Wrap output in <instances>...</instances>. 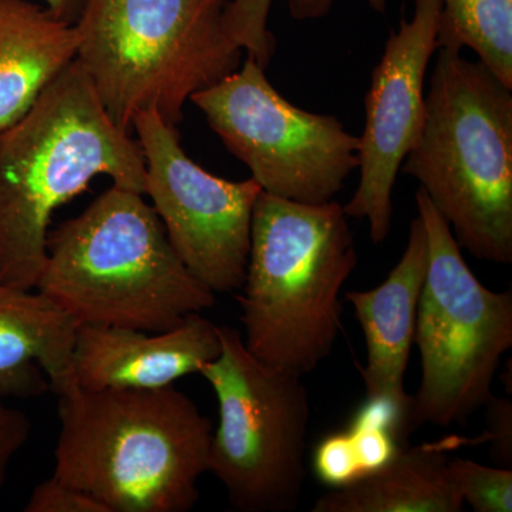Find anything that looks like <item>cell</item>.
Instances as JSON below:
<instances>
[{
  "label": "cell",
  "instance_id": "6da1fadb",
  "mask_svg": "<svg viewBox=\"0 0 512 512\" xmlns=\"http://www.w3.org/2000/svg\"><path fill=\"white\" fill-rule=\"evenodd\" d=\"M99 175L146 192L138 141L110 119L74 60L0 133V284L36 289L53 214Z\"/></svg>",
  "mask_w": 512,
  "mask_h": 512
},
{
  "label": "cell",
  "instance_id": "7a4b0ae2",
  "mask_svg": "<svg viewBox=\"0 0 512 512\" xmlns=\"http://www.w3.org/2000/svg\"><path fill=\"white\" fill-rule=\"evenodd\" d=\"M53 476L109 512H187L210 473L211 421L173 386L57 393Z\"/></svg>",
  "mask_w": 512,
  "mask_h": 512
},
{
  "label": "cell",
  "instance_id": "3957f363",
  "mask_svg": "<svg viewBox=\"0 0 512 512\" xmlns=\"http://www.w3.org/2000/svg\"><path fill=\"white\" fill-rule=\"evenodd\" d=\"M143 197L113 185L49 232L36 289L77 325L165 332L214 306Z\"/></svg>",
  "mask_w": 512,
  "mask_h": 512
},
{
  "label": "cell",
  "instance_id": "277c9868",
  "mask_svg": "<svg viewBox=\"0 0 512 512\" xmlns=\"http://www.w3.org/2000/svg\"><path fill=\"white\" fill-rule=\"evenodd\" d=\"M357 261L349 217L338 201L303 204L262 191L237 296L249 352L278 369L313 372L342 332L340 292Z\"/></svg>",
  "mask_w": 512,
  "mask_h": 512
},
{
  "label": "cell",
  "instance_id": "5b68a950",
  "mask_svg": "<svg viewBox=\"0 0 512 512\" xmlns=\"http://www.w3.org/2000/svg\"><path fill=\"white\" fill-rule=\"evenodd\" d=\"M423 127L402 171L419 181L458 247L512 262V93L480 62L440 47Z\"/></svg>",
  "mask_w": 512,
  "mask_h": 512
},
{
  "label": "cell",
  "instance_id": "8992f818",
  "mask_svg": "<svg viewBox=\"0 0 512 512\" xmlns=\"http://www.w3.org/2000/svg\"><path fill=\"white\" fill-rule=\"evenodd\" d=\"M231 0H87L74 23L76 60L123 130L141 111L170 126L195 93L241 66L224 12Z\"/></svg>",
  "mask_w": 512,
  "mask_h": 512
},
{
  "label": "cell",
  "instance_id": "52a82bcc",
  "mask_svg": "<svg viewBox=\"0 0 512 512\" xmlns=\"http://www.w3.org/2000/svg\"><path fill=\"white\" fill-rule=\"evenodd\" d=\"M416 205L426 229L429 268L414 329L421 382L412 396L410 433L423 424H466L494 396L495 373L512 348V292H494L478 281L421 188Z\"/></svg>",
  "mask_w": 512,
  "mask_h": 512
},
{
  "label": "cell",
  "instance_id": "ba28073f",
  "mask_svg": "<svg viewBox=\"0 0 512 512\" xmlns=\"http://www.w3.org/2000/svg\"><path fill=\"white\" fill-rule=\"evenodd\" d=\"M221 352L202 366L218 400L210 473L239 512H289L305 487L308 389L302 375L256 359L237 329L220 326Z\"/></svg>",
  "mask_w": 512,
  "mask_h": 512
},
{
  "label": "cell",
  "instance_id": "9c48e42d",
  "mask_svg": "<svg viewBox=\"0 0 512 512\" xmlns=\"http://www.w3.org/2000/svg\"><path fill=\"white\" fill-rule=\"evenodd\" d=\"M190 101L266 194L325 204L359 168L360 138L335 116L289 103L249 57Z\"/></svg>",
  "mask_w": 512,
  "mask_h": 512
},
{
  "label": "cell",
  "instance_id": "30bf717a",
  "mask_svg": "<svg viewBox=\"0 0 512 512\" xmlns=\"http://www.w3.org/2000/svg\"><path fill=\"white\" fill-rule=\"evenodd\" d=\"M146 163V192L185 268L214 293L237 292L247 275L252 215L262 188L254 178L208 173L154 110L133 120Z\"/></svg>",
  "mask_w": 512,
  "mask_h": 512
},
{
  "label": "cell",
  "instance_id": "8fae6325",
  "mask_svg": "<svg viewBox=\"0 0 512 512\" xmlns=\"http://www.w3.org/2000/svg\"><path fill=\"white\" fill-rule=\"evenodd\" d=\"M441 0H414L412 19L392 30L366 96L360 138V181L343 207L349 218L369 222L373 244L392 228L393 190L407 154L416 146L426 109V76L439 50Z\"/></svg>",
  "mask_w": 512,
  "mask_h": 512
},
{
  "label": "cell",
  "instance_id": "7c38bea8",
  "mask_svg": "<svg viewBox=\"0 0 512 512\" xmlns=\"http://www.w3.org/2000/svg\"><path fill=\"white\" fill-rule=\"evenodd\" d=\"M220 326L192 313L165 332L79 325L74 338V383L87 390L161 389L200 373L221 352Z\"/></svg>",
  "mask_w": 512,
  "mask_h": 512
},
{
  "label": "cell",
  "instance_id": "4fadbf2b",
  "mask_svg": "<svg viewBox=\"0 0 512 512\" xmlns=\"http://www.w3.org/2000/svg\"><path fill=\"white\" fill-rule=\"evenodd\" d=\"M429 268V245L420 215L410 224L402 258L386 281L369 291L346 292L365 333L366 365L359 367L367 399L389 400L412 410V396L404 389L414 345L417 308Z\"/></svg>",
  "mask_w": 512,
  "mask_h": 512
},
{
  "label": "cell",
  "instance_id": "5bb4252c",
  "mask_svg": "<svg viewBox=\"0 0 512 512\" xmlns=\"http://www.w3.org/2000/svg\"><path fill=\"white\" fill-rule=\"evenodd\" d=\"M76 320L37 289L0 284V399H28L74 383Z\"/></svg>",
  "mask_w": 512,
  "mask_h": 512
},
{
  "label": "cell",
  "instance_id": "9a60e30c",
  "mask_svg": "<svg viewBox=\"0 0 512 512\" xmlns=\"http://www.w3.org/2000/svg\"><path fill=\"white\" fill-rule=\"evenodd\" d=\"M73 23L29 0H0V133L76 60Z\"/></svg>",
  "mask_w": 512,
  "mask_h": 512
},
{
  "label": "cell",
  "instance_id": "2e32d148",
  "mask_svg": "<svg viewBox=\"0 0 512 512\" xmlns=\"http://www.w3.org/2000/svg\"><path fill=\"white\" fill-rule=\"evenodd\" d=\"M440 443L402 448L389 464L323 494L312 512H460Z\"/></svg>",
  "mask_w": 512,
  "mask_h": 512
},
{
  "label": "cell",
  "instance_id": "e0dca14e",
  "mask_svg": "<svg viewBox=\"0 0 512 512\" xmlns=\"http://www.w3.org/2000/svg\"><path fill=\"white\" fill-rule=\"evenodd\" d=\"M474 50L512 90V0H441L439 49Z\"/></svg>",
  "mask_w": 512,
  "mask_h": 512
},
{
  "label": "cell",
  "instance_id": "ac0fdd59",
  "mask_svg": "<svg viewBox=\"0 0 512 512\" xmlns=\"http://www.w3.org/2000/svg\"><path fill=\"white\" fill-rule=\"evenodd\" d=\"M274 0H231L224 12V26L229 37L249 59L268 67L275 53V37L269 32L268 18ZM335 0H289L293 19H319L328 15ZM376 12L384 13L387 0H367Z\"/></svg>",
  "mask_w": 512,
  "mask_h": 512
},
{
  "label": "cell",
  "instance_id": "d6986e66",
  "mask_svg": "<svg viewBox=\"0 0 512 512\" xmlns=\"http://www.w3.org/2000/svg\"><path fill=\"white\" fill-rule=\"evenodd\" d=\"M448 474L463 503L476 512L512 511V470L476 461L447 460Z\"/></svg>",
  "mask_w": 512,
  "mask_h": 512
},
{
  "label": "cell",
  "instance_id": "ffe728a7",
  "mask_svg": "<svg viewBox=\"0 0 512 512\" xmlns=\"http://www.w3.org/2000/svg\"><path fill=\"white\" fill-rule=\"evenodd\" d=\"M316 476L323 484L339 488L363 477L348 431L330 434L320 441L313 456Z\"/></svg>",
  "mask_w": 512,
  "mask_h": 512
},
{
  "label": "cell",
  "instance_id": "44dd1931",
  "mask_svg": "<svg viewBox=\"0 0 512 512\" xmlns=\"http://www.w3.org/2000/svg\"><path fill=\"white\" fill-rule=\"evenodd\" d=\"M26 512H109L100 501L56 476L36 485Z\"/></svg>",
  "mask_w": 512,
  "mask_h": 512
},
{
  "label": "cell",
  "instance_id": "7402d4cb",
  "mask_svg": "<svg viewBox=\"0 0 512 512\" xmlns=\"http://www.w3.org/2000/svg\"><path fill=\"white\" fill-rule=\"evenodd\" d=\"M487 409V427L483 436L477 440L447 439L441 441L446 450L461 446V444L490 443L491 454L500 467L512 464V402L500 397H491L485 404Z\"/></svg>",
  "mask_w": 512,
  "mask_h": 512
},
{
  "label": "cell",
  "instance_id": "603a6c76",
  "mask_svg": "<svg viewBox=\"0 0 512 512\" xmlns=\"http://www.w3.org/2000/svg\"><path fill=\"white\" fill-rule=\"evenodd\" d=\"M30 430L32 424L29 417L20 410L6 406L0 399V490L6 483L13 457L29 440Z\"/></svg>",
  "mask_w": 512,
  "mask_h": 512
},
{
  "label": "cell",
  "instance_id": "cb8c5ba5",
  "mask_svg": "<svg viewBox=\"0 0 512 512\" xmlns=\"http://www.w3.org/2000/svg\"><path fill=\"white\" fill-rule=\"evenodd\" d=\"M45 8L64 22L76 23L87 0H43Z\"/></svg>",
  "mask_w": 512,
  "mask_h": 512
}]
</instances>
